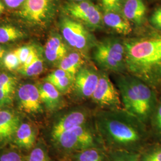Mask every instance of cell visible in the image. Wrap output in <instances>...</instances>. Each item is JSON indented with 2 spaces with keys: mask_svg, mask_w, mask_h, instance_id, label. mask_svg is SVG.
<instances>
[{
  "mask_svg": "<svg viewBox=\"0 0 161 161\" xmlns=\"http://www.w3.org/2000/svg\"><path fill=\"white\" fill-rule=\"evenodd\" d=\"M93 121L105 149L140 153L149 139L147 125L124 109H101Z\"/></svg>",
  "mask_w": 161,
  "mask_h": 161,
  "instance_id": "1",
  "label": "cell"
},
{
  "mask_svg": "<svg viewBox=\"0 0 161 161\" xmlns=\"http://www.w3.org/2000/svg\"><path fill=\"white\" fill-rule=\"evenodd\" d=\"M126 70L156 92L161 90V32L124 40Z\"/></svg>",
  "mask_w": 161,
  "mask_h": 161,
  "instance_id": "2",
  "label": "cell"
},
{
  "mask_svg": "<svg viewBox=\"0 0 161 161\" xmlns=\"http://www.w3.org/2000/svg\"><path fill=\"white\" fill-rule=\"evenodd\" d=\"M52 144L58 152L68 156L90 148L105 149L93 119L64 132Z\"/></svg>",
  "mask_w": 161,
  "mask_h": 161,
  "instance_id": "3",
  "label": "cell"
},
{
  "mask_svg": "<svg viewBox=\"0 0 161 161\" xmlns=\"http://www.w3.org/2000/svg\"><path fill=\"white\" fill-rule=\"evenodd\" d=\"M92 58L101 69L118 74L126 70L124 40L108 37L98 42L94 47Z\"/></svg>",
  "mask_w": 161,
  "mask_h": 161,
  "instance_id": "4",
  "label": "cell"
},
{
  "mask_svg": "<svg viewBox=\"0 0 161 161\" xmlns=\"http://www.w3.org/2000/svg\"><path fill=\"white\" fill-rule=\"evenodd\" d=\"M94 114L86 107H78L57 116L48 130V137L53 143L64 132L80 126L93 119Z\"/></svg>",
  "mask_w": 161,
  "mask_h": 161,
  "instance_id": "5",
  "label": "cell"
},
{
  "mask_svg": "<svg viewBox=\"0 0 161 161\" xmlns=\"http://www.w3.org/2000/svg\"><path fill=\"white\" fill-rule=\"evenodd\" d=\"M127 76L137 98V118L147 125L158 103L156 92L143 80L132 75Z\"/></svg>",
  "mask_w": 161,
  "mask_h": 161,
  "instance_id": "6",
  "label": "cell"
},
{
  "mask_svg": "<svg viewBox=\"0 0 161 161\" xmlns=\"http://www.w3.org/2000/svg\"><path fill=\"white\" fill-rule=\"evenodd\" d=\"M92 102L102 109H122L120 93L104 71L100 72L97 85L92 94Z\"/></svg>",
  "mask_w": 161,
  "mask_h": 161,
  "instance_id": "7",
  "label": "cell"
},
{
  "mask_svg": "<svg viewBox=\"0 0 161 161\" xmlns=\"http://www.w3.org/2000/svg\"><path fill=\"white\" fill-rule=\"evenodd\" d=\"M61 29L64 40L77 50L86 52L96 44L92 35L80 22L64 18L62 21Z\"/></svg>",
  "mask_w": 161,
  "mask_h": 161,
  "instance_id": "8",
  "label": "cell"
},
{
  "mask_svg": "<svg viewBox=\"0 0 161 161\" xmlns=\"http://www.w3.org/2000/svg\"><path fill=\"white\" fill-rule=\"evenodd\" d=\"M100 72L92 66H83L75 75L72 90L80 100L91 98L99 79Z\"/></svg>",
  "mask_w": 161,
  "mask_h": 161,
  "instance_id": "9",
  "label": "cell"
},
{
  "mask_svg": "<svg viewBox=\"0 0 161 161\" xmlns=\"http://www.w3.org/2000/svg\"><path fill=\"white\" fill-rule=\"evenodd\" d=\"M17 96L20 108L25 112L32 115L43 112L42 103L38 86L31 84L22 85L18 89Z\"/></svg>",
  "mask_w": 161,
  "mask_h": 161,
  "instance_id": "10",
  "label": "cell"
},
{
  "mask_svg": "<svg viewBox=\"0 0 161 161\" xmlns=\"http://www.w3.org/2000/svg\"><path fill=\"white\" fill-rule=\"evenodd\" d=\"M53 0H25L20 11L23 19L36 24H42L52 12Z\"/></svg>",
  "mask_w": 161,
  "mask_h": 161,
  "instance_id": "11",
  "label": "cell"
},
{
  "mask_svg": "<svg viewBox=\"0 0 161 161\" xmlns=\"http://www.w3.org/2000/svg\"><path fill=\"white\" fill-rule=\"evenodd\" d=\"M19 115L10 109H0V147L12 142L21 124Z\"/></svg>",
  "mask_w": 161,
  "mask_h": 161,
  "instance_id": "12",
  "label": "cell"
},
{
  "mask_svg": "<svg viewBox=\"0 0 161 161\" xmlns=\"http://www.w3.org/2000/svg\"><path fill=\"white\" fill-rule=\"evenodd\" d=\"M116 82L121 96L124 109L137 117L138 106L136 93L127 75H120L116 78Z\"/></svg>",
  "mask_w": 161,
  "mask_h": 161,
  "instance_id": "13",
  "label": "cell"
},
{
  "mask_svg": "<svg viewBox=\"0 0 161 161\" xmlns=\"http://www.w3.org/2000/svg\"><path fill=\"white\" fill-rule=\"evenodd\" d=\"M41 100L50 112H56L64 106L62 93L49 82L46 81L38 86Z\"/></svg>",
  "mask_w": 161,
  "mask_h": 161,
  "instance_id": "14",
  "label": "cell"
},
{
  "mask_svg": "<svg viewBox=\"0 0 161 161\" xmlns=\"http://www.w3.org/2000/svg\"><path fill=\"white\" fill-rule=\"evenodd\" d=\"M121 13L130 22L141 26L146 21L147 8L143 0H123Z\"/></svg>",
  "mask_w": 161,
  "mask_h": 161,
  "instance_id": "15",
  "label": "cell"
},
{
  "mask_svg": "<svg viewBox=\"0 0 161 161\" xmlns=\"http://www.w3.org/2000/svg\"><path fill=\"white\" fill-rule=\"evenodd\" d=\"M36 133L28 123H21L13 140V143L20 149L30 150L36 145Z\"/></svg>",
  "mask_w": 161,
  "mask_h": 161,
  "instance_id": "16",
  "label": "cell"
},
{
  "mask_svg": "<svg viewBox=\"0 0 161 161\" xmlns=\"http://www.w3.org/2000/svg\"><path fill=\"white\" fill-rule=\"evenodd\" d=\"M103 22L106 26L120 34H129L132 31L131 22L121 12H104Z\"/></svg>",
  "mask_w": 161,
  "mask_h": 161,
  "instance_id": "17",
  "label": "cell"
},
{
  "mask_svg": "<svg viewBox=\"0 0 161 161\" xmlns=\"http://www.w3.org/2000/svg\"><path fill=\"white\" fill-rule=\"evenodd\" d=\"M44 54L50 62L59 63L68 54V48L59 35H53L47 42Z\"/></svg>",
  "mask_w": 161,
  "mask_h": 161,
  "instance_id": "18",
  "label": "cell"
},
{
  "mask_svg": "<svg viewBox=\"0 0 161 161\" xmlns=\"http://www.w3.org/2000/svg\"><path fill=\"white\" fill-rule=\"evenodd\" d=\"M108 150L104 148H90L69 155L70 161H108Z\"/></svg>",
  "mask_w": 161,
  "mask_h": 161,
  "instance_id": "19",
  "label": "cell"
},
{
  "mask_svg": "<svg viewBox=\"0 0 161 161\" xmlns=\"http://www.w3.org/2000/svg\"><path fill=\"white\" fill-rule=\"evenodd\" d=\"M84 61L80 53L72 52L67 54L59 62V68L75 76L78 70L83 66Z\"/></svg>",
  "mask_w": 161,
  "mask_h": 161,
  "instance_id": "20",
  "label": "cell"
},
{
  "mask_svg": "<svg viewBox=\"0 0 161 161\" xmlns=\"http://www.w3.org/2000/svg\"><path fill=\"white\" fill-rule=\"evenodd\" d=\"M24 36L23 32L12 26H0V43L4 44L14 41Z\"/></svg>",
  "mask_w": 161,
  "mask_h": 161,
  "instance_id": "21",
  "label": "cell"
},
{
  "mask_svg": "<svg viewBox=\"0 0 161 161\" xmlns=\"http://www.w3.org/2000/svg\"><path fill=\"white\" fill-rule=\"evenodd\" d=\"M108 161H140V153L124 150H108Z\"/></svg>",
  "mask_w": 161,
  "mask_h": 161,
  "instance_id": "22",
  "label": "cell"
},
{
  "mask_svg": "<svg viewBox=\"0 0 161 161\" xmlns=\"http://www.w3.org/2000/svg\"><path fill=\"white\" fill-rule=\"evenodd\" d=\"M26 161H51L46 146L44 143L41 142L35 146Z\"/></svg>",
  "mask_w": 161,
  "mask_h": 161,
  "instance_id": "23",
  "label": "cell"
},
{
  "mask_svg": "<svg viewBox=\"0 0 161 161\" xmlns=\"http://www.w3.org/2000/svg\"><path fill=\"white\" fill-rule=\"evenodd\" d=\"M140 161H161V144L145 147L140 153Z\"/></svg>",
  "mask_w": 161,
  "mask_h": 161,
  "instance_id": "24",
  "label": "cell"
},
{
  "mask_svg": "<svg viewBox=\"0 0 161 161\" xmlns=\"http://www.w3.org/2000/svg\"><path fill=\"white\" fill-rule=\"evenodd\" d=\"M149 122L153 134L157 138L161 139V99L158 100Z\"/></svg>",
  "mask_w": 161,
  "mask_h": 161,
  "instance_id": "25",
  "label": "cell"
},
{
  "mask_svg": "<svg viewBox=\"0 0 161 161\" xmlns=\"http://www.w3.org/2000/svg\"><path fill=\"white\" fill-rule=\"evenodd\" d=\"M44 70V61L41 53H39L33 63L29 66L23 69H19V71L23 75L27 76H34L40 75Z\"/></svg>",
  "mask_w": 161,
  "mask_h": 161,
  "instance_id": "26",
  "label": "cell"
},
{
  "mask_svg": "<svg viewBox=\"0 0 161 161\" xmlns=\"http://www.w3.org/2000/svg\"><path fill=\"white\" fill-rule=\"evenodd\" d=\"M74 80L75 76L69 75L54 80L50 83L62 94H65L69 92L70 90L73 88Z\"/></svg>",
  "mask_w": 161,
  "mask_h": 161,
  "instance_id": "27",
  "label": "cell"
},
{
  "mask_svg": "<svg viewBox=\"0 0 161 161\" xmlns=\"http://www.w3.org/2000/svg\"><path fill=\"white\" fill-rule=\"evenodd\" d=\"M3 62L6 68L10 70L17 69L20 65L19 58L14 51L5 55L3 58Z\"/></svg>",
  "mask_w": 161,
  "mask_h": 161,
  "instance_id": "28",
  "label": "cell"
},
{
  "mask_svg": "<svg viewBox=\"0 0 161 161\" xmlns=\"http://www.w3.org/2000/svg\"><path fill=\"white\" fill-rule=\"evenodd\" d=\"M123 0H102L104 12H121Z\"/></svg>",
  "mask_w": 161,
  "mask_h": 161,
  "instance_id": "29",
  "label": "cell"
},
{
  "mask_svg": "<svg viewBox=\"0 0 161 161\" xmlns=\"http://www.w3.org/2000/svg\"><path fill=\"white\" fill-rule=\"evenodd\" d=\"M0 161H25L22 156L14 150H6L0 154Z\"/></svg>",
  "mask_w": 161,
  "mask_h": 161,
  "instance_id": "30",
  "label": "cell"
},
{
  "mask_svg": "<svg viewBox=\"0 0 161 161\" xmlns=\"http://www.w3.org/2000/svg\"><path fill=\"white\" fill-rule=\"evenodd\" d=\"M150 23L157 31L161 32V7L156 8L150 17Z\"/></svg>",
  "mask_w": 161,
  "mask_h": 161,
  "instance_id": "31",
  "label": "cell"
},
{
  "mask_svg": "<svg viewBox=\"0 0 161 161\" xmlns=\"http://www.w3.org/2000/svg\"><path fill=\"white\" fill-rule=\"evenodd\" d=\"M34 47L32 46H23L18 48L16 50H14L19 60L20 61V65L22 66L25 62L26 60L28 57L30 53Z\"/></svg>",
  "mask_w": 161,
  "mask_h": 161,
  "instance_id": "32",
  "label": "cell"
},
{
  "mask_svg": "<svg viewBox=\"0 0 161 161\" xmlns=\"http://www.w3.org/2000/svg\"><path fill=\"white\" fill-rule=\"evenodd\" d=\"M13 92L10 90L0 89V109L12 103Z\"/></svg>",
  "mask_w": 161,
  "mask_h": 161,
  "instance_id": "33",
  "label": "cell"
},
{
  "mask_svg": "<svg viewBox=\"0 0 161 161\" xmlns=\"http://www.w3.org/2000/svg\"><path fill=\"white\" fill-rule=\"evenodd\" d=\"M0 84L15 88L16 80V78L12 76L6 74H2L0 75Z\"/></svg>",
  "mask_w": 161,
  "mask_h": 161,
  "instance_id": "34",
  "label": "cell"
},
{
  "mask_svg": "<svg viewBox=\"0 0 161 161\" xmlns=\"http://www.w3.org/2000/svg\"><path fill=\"white\" fill-rule=\"evenodd\" d=\"M70 75L68 72L64 71L62 69H58L53 71L51 74H50L46 78L45 80L47 82H52L54 80H56L58 79H59L60 78H62L64 76H68V75Z\"/></svg>",
  "mask_w": 161,
  "mask_h": 161,
  "instance_id": "35",
  "label": "cell"
},
{
  "mask_svg": "<svg viewBox=\"0 0 161 161\" xmlns=\"http://www.w3.org/2000/svg\"><path fill=\"white\" fill-rule=\"evenodd\" d=\"M39 53H40L38 52V50H36L35 48H34L31 52L30 53L28 57L25 61V62L21 66V67L19 68V69H25V68H27L28 66H29L31 64L33 63V62L35 60V58L37 57V56L38 55Z\"/></svg>",
  "mask_w": 161,
  "mask_h": 161,
  "instance_id": "36",
  "label": "cell"
},
{
  "mask_svg": "<svg viewBox=\"0 0 161 161\" xmlns=\"http://www.w3.org/2000/svg\"><path fill=\"white\" fill-rule=\"evenodd\" d=\"M7 7L16 8L22 5L25 0H3Z\"/></svg>",
  "mask_w": 161,
  "mask_h": 161,
  "instance_id": "37",
  "label": "cell"
},
{
  "mask_svg": "<svg viewBox=\"0 0 161 161\" xmlns=\"http://www.w3.org/2000/svg\"><path fill=\"white\" fill-rule=\"evenodd\" d=\"M6 53V49L4 48V47L0 46V60L4 58V57L5 56Z\"/></svg>",
  "mask_w": 161,
  "mask_h": 161,
  "instance_id": "38",
  "label": "cell"
},
{
  "mask_svg": "<svg viewBox=\"0 0 161 161\" xmlns=\"http://www.w3.org/2000/svg\"><path fill=\"white\" fill-rule=\"evenodd\" d=\"M4 9H5L4 6L3 5V4L0 1V15L3 13Z\"/></svg>",
  "mask_w": 161,
  "mask_h": 161,
  "instance_id": "39",
  "label": "cell"
},
{
  "mask_svg": "<svg viewBox=\"0 0 161 161\" xmlns=\"http://www.w3.org/2000/svg\"><path fill=\"white\" fill-rule=\"evenodd\" d=\"M76 1H78V2H80V1H86V0H75Z\"/></svg>",
  "mask_w": 161,
  "mask_h": 161,
  "instance_id": "40",
  "label": "cell"
},
{
  "mask_svg": "<svg viewBox=\"0 0 161 161\" xmlns=\"http://www.w3.org/2000/svg\"><path fill=\"white\" fill-rule=\"evenodd\" d=\"M0 75H1V73H0Z\"/></svg>",
  "mask_w": 161,
  "mask_h": 161,
  "instance_id": "41",
  "label": "cell"
},
{
  "mask_svg": "<svg viewBox=\"0 0 161 161\" xmlns=\"http://www.w3.org/2000/svg\"><path fill=\"white\" fill-rule=\"evenodd\" d=\"M153 1H155V0H153Z\"/></svg>",
  "mask_w": 161,
  "mask_h": 161,
  "instance_id": "42",
  "label": "cell"
}]
</instances>
